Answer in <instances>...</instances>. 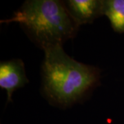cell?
I'll return each mask as SVG.
<instances>
[{
  "label": "cell",
  "mask_w": 124,
  "mask_h": 124,
  "mask_svg": "<svg viewBox=\"0 0 124 124\" xmlns=\"http://www.w3.org/2000/svg\"><path fill=\"white\" fill-rule=\"evenodd\" d=\"M41 67L42 93L49 103L60 108L79 102L100 80L97 68L70 57L63 46L44 50Z\"/></svg>",
  "instance_id": "cell-1"
},
{
  "label": "cell",
  "mask_w": 124,
  "mask_h": 124,
  "mask_svg": "<svg viewBox=\"0 0 124 124\" xmlns=\"http://www.w3.org/2000/svg\"><path fill=\"white\" fill-rule=\"evenodd\" d=\"M1 23H17L31 39L44 51L63 46L75 37L79 26L71 18L63 1L28 0L12 17Z\"/></svg>",
  "instance_id": "cell-2"
},
{
  "label": "cell",
  "mask_w": 124,
  "mask_h": 124,
  "mask_svg": "<svg viewBox=\"0 0 124 124\" xmlns=\"http://www.w3.org/2000/svg\"><path fill=\"white\" fill-rule=\"evenodd\" d=\"M24 63L21 59H13L0 63V87L7 93V103L12 101L13 93L28 83Z\"/></svg>",
  "instance_id": "cell-3"
},
{
  "label": "cell",
  "mask_w": 124,
  "mask_h": 124,
  "mask_svg": "<svg viewBox=\"0 0 124 124\" xmlns=\"http://www.w3.org/2000/svg\"><path fill=\"white\" fill-rule=\"evenodd\" d=\"M63 2L71 18L79 27L93 23L103 15V0H67Z\"/></svg>",
  "instance_id": "cell-4"
},
{
  "label": "cell",
  "mask_w": 124,
  "mask_h": 124,
  "mask_svg": "<svg viewBox=\"0 0 124 124\" xmlns=\"http://www.w3.org/2000/svg\"><path fill=\"white\" fill-rule=\"evenodd\" d=\"M103 15L109 19L114 31L124 33V0H103Z\"/></svg>",
  "instance_id": "cell-5"
}]
</instances>
